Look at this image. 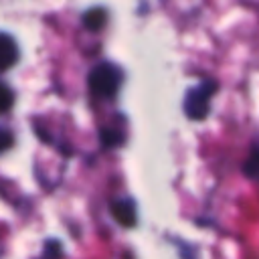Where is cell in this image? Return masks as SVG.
<instances>
[{"mask_svg":"<svg viewBox=\"0 0 259 259\" xmlns=\"http://www.w3.org/2000/svg\"><path fill=\"white\" fill-rule=\"evenodd\" d=\"M123 81V73L113 63H99L87 75L89 91L97 97H113Z\"/></svg>","mask_w":259,"mask_h":259,"instance_id":"1","label":"cell"},{"mask_svg":"<svg viewBox=\"0 0 259 259\" xmlns=\"http://www.w3.org/2000/svg\"><path fill=\"white\" fill-rule=\"evenodd\" d=\"M217 89H219V85L212 79H204L196 87L188 89L186 97H184V113H186V117L194 119V121L204 119L208 115V111H210V97L214 95Z\"/></svg>","mask_w":259,"mask_h":259,"instance_id":"2","label":"cell"},{"mask_svg":"<svg viewBox=\"0 0 259 259\" xmlns=\"http://www.w3.org/2000/svg\"><path fill=\"white\" fill-rule=\"evenodd\" d=\"M111 214L121 227L136 225V202L132 198H117L111 202Z\"/></svg>","mask_w":259,"mask_h":259,"instance_id":"3","label":"cell"},{"mask_svg":"<svg viewBox=\"0 0 259 259\" xmlns=\"http://www.w3.org/2000/svg\"><path fill=\"white\" fill-rule=\"evenodd\" d=\"M18 61V47L14 38L6 32H0V73L8 71Z\"/></svg>","mask_w":259,"mask_h":259,"instance_id":"4","label":"cell"},{"mask_svg":"<svg viewBox=\"0 0 259 259\" xmlns=\"http://www.w3.org/2000/svg\"><path fill=\"white\" fill-rule=\"evenodd\" d=\"M105 22H107V10L101 6L89 8L83 12V26L89 30H99L105 26Z\"/></svg>","mask_w":259,"mask_h":259,"instance_id":"5","label":"cell"},{"mask_svg":"<svg viewBox=\"0 0 259 259\" xmlns=\"http://www.w3.org/2000/svg\"><path fill=\"white\" fill-rule=\"evenodd\" d=\"M243 172L249 178H259V148L251 150V154L247 156V160L243 164Z\"/></svg>","mask_w":259,"mask_h":259,"instance_id":"6","label":"cell"},{"mask_svg":"<svg viewBox=\"0 0 259 259\" xmlns=\"http://www.w3.org/2000/svg\"><path fill=\"white\" fill-rule=\"evenodd\" d=\"M99 138H101L103 146H107V148L121 146V144H123V140H125V136H123L121 132H117V130H107V127H103V130H101Z\"/></svg>","mask_w":259,"mask_h":259,"instance_id":"7","label":"cell"},{"mask_svg":"<svg viewBox=\"0 0 259 259\" xmlns=\"http://www.w3.org/2000/svg\"><path fill=\"white\" fill-rule=\"evenodd\" d=\"M12 103H14V91L8 85L0 83V113H6L12 107Z\"/></svg>","mask_w":259,"mask_h":259,"instance_id":"8","label":"cell"},{"mask_svg":"<svg viewBox=\"0 0 259 259\" xmlns=\"http://www.w3.org/2000/svg\"><path fill=\"white\" fill-rule=\"evenodd\" d=\"M61 255H63L61 245L57 241H47V245H45V257L42 259H61Z\"/></svg>","mask_w":259,"mask_h":259,"instance_id":"9","label":"cell"},{"mask_svg":"<svg viewBox=\"0 0 259 259\" xmlns=\"http://www.w3.org/2000/svg\"><path fill=\"white\" fill-rule=\"evenodd\" d=\"M12 144H14V136H12V132H8L6 127H0V154L6 152V150H10Z\"/></svg>","mask_w":259,"mask_h":259,"instance_id":"10","label":"cell"}]
</instances>
